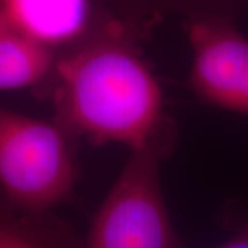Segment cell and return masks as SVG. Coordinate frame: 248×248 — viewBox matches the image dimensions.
<instances>
[{
    "instance_id": "4",
    "label": "cell",
    "mask_w": 248,
    "mask_h": 248,
    "mask_svg": "<svg viewBox=\"0 0 248 248\" xmlns=\"http://www.w3.org/2000/svg\"><path fill=\"white\" fill-rule=\"evenodd\" d=\"M192 48L189 89L202 102L248 119V39L228 16L185 21Z\"/></svg>"
},
{
    "instance_id": "7",
    "label": "cell",
    "mask_w": 248,
    "mask_h": 248,
    "mask_svg": "<svg viewBox=\"0 0 248 248\" xmlns=\"http://www.w3.org/2000/svg\"><path fill=\"white\" fill-rule=\"evenodd\" d=\"M43 215L18 211L0 196V248L79 247L65 228L40 219Z\"/></svg>"
},
{
    "instance_id": "8",
    "label": "cell",
    "mask_w": 248,
    "mask_h": 248,
    "mask_svg": "<svg viewBox=\"0 0 248 248\" xmlns=\"http://www.w3.org/2000/svg\"><path fill=\"white\" fill-rule=\"evenodd\" d=\"M135 14H179L187 18L228 16L247 0H116Z\"/></svg>"
},
{
    "instance_id": "3",
    "label": "cell",
    "mask_w": 248,
    "mask_h": 248,
    "mask_svg": "<svg viewBox=\"0 0 248 248\" xmlns=\"http://www.w3.org/2000/svg\"><path fill=\"white\" fill-rule=\"evenodd\" d=\"M153 151H131L78 248H185L164 200Z\"/></svg>"
},
{
    "instance_id": "6",
    "label": "cell",
    "mask_w": 248,
    "mask_h": 248,
    "mask_svg": "<svg viewBox=\"0 0 248 248\" xmlns=\"http://www.w3.org/2000/svg\"><path fill=\"white\" fill-rule=\"evenodd\" d=\"M58 51L19 33L0 19V91L48 81Z\"/></svg>"
},
{
    "instance_id": "5",
    "label": "cell",
    "mask_w": 248,
    "mask_h": 248,
    "mask_svg": "<svg viewBox=\"0 0 248 248\" xmlns=\"http://www.w3.org/2000/svg\"><path fill=\"white\" fill-rule=\"evenodd\" d=\"M97 16L91 0H0V19L55 51L79 40Z\"/></svg>"
},
{
    "instance_id": "9",
    "label": "cell",
    "mask_w": 248,
    "mask_h": 248,
    "mask_svg": "<svg viewBox=\"0 0 248 248\" xmlns=\"http://www.w3.org/2000/svg\"><path fill=\"white\" fill-rule=\"evenodd\" d=\"M214 248H248V222H246L232 237Z\"/></svg>"
},
{
    "instance_id": "1",
    "label": "cell",
    "mask_w": 248,
    "mask_h": 248,
    "mask_svg": "<svg viewBox=\"0 0 248 248\" xmlns=\"http://www.w3.org/2000/svg\"><path fill=\"white\" fill-rule=\"evenodd\" d=\"M48 81L55 122L71 137L163 157L172 149L175 124L131 22L98 14L79 40L58 51Z\"/></svg>"
},
{
    "instance_id": "2",
    "label": "cell",
    "mask_w": 248,
    "mask_h": 248,
    "mask_svg": "<svg viewBox=\"0 0 248 248\" xmlns=\"http://www.w3.org/2000/svg\"><path fill=\"white\" fill-rule=\"evenodd\" d=\"M69 134L0 105V196L18 211L46 214L71 197L76 166Z\"/></svg>"
}]
</instances>
